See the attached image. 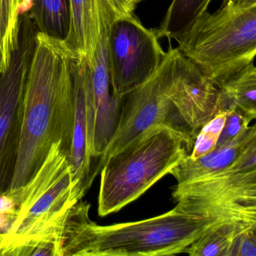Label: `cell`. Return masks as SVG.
Listing matches in <instances>:
<instances>
[{
    "mask_svg": "<svg viewBox=\"0 0 256 256\" xmlns=\"http://www.w3.org/2000/svg\"><path fill=\"white\" fill-rule=\"evenodd\" d=\"M228 112L217 114L198 133L188 158L197 160L215 149L226 122Z\"/></svg>",
    "mask_w": 256,
    "mask_h": 256,
    "instance_id": "cell-19",
    "label": "cell"
},
{
    "mask_svg": "<svg viewBox=\"0 0 256 256\" xmlns=\"http://www.w3.org/2000/svg\"><path fill=\"white\" fill-rule=\"evenodd\" d=\"M166 56L156 31L145 28L134 13L116 14L108 38L109 78L114 98L120 100L145 83L158 70Z\"/></svg>",
    "mask_w": 256,
    "mask_h": 256,
    "instance_id": "cell-7",
    "label": "cell"
},
{
    "mask_svg": "<svg viewBox=\"0 0 256 256\" xmlns=\"http://www.w3.org/2000/svg\"><path fill=\"white\" fill-rule=\"evenodd\" d=\"M176 40L180 53L218 88L254 62L256 4L223 0L216 12L202 13Z\"/></svg>",
    "mask_w": 256,
    "mask_h": 256,
    "instance_id": "cell-5",
    "label": "cell"
},
{
    "mask_svg": "<svg viewBox=\"0 0 256 256\" xmlns=\"http://www.w3.org/2000/svg\"><path fill=\"white\" fill-rule=\"evenodd\" d=\"M17 217L16 208L8 210H0V234H6Z\"/></svg>",
    "mask_w": 256,
    "mask_h": 256,
    "instance_id": "cell-23",
    "label": "cell"
},
{
    "mask_svg": "<svg viewBox=\"0 0 256 256\" xmlns=\"http://www.w3.org/2000/svg\"><path fill=\"white\" fill-rule=\"evenodd\" d=\"M233 2L240 4H246V5H252L256 4V0H232Z\"/></svg>",
    "mask_w": 256,
    "mask_h": 256,
    "instance_id": "cell-25",
    "label": "cell"
},
{
    "mask_svg": "<svg viewBox=\"0 0 256 256\" xmlns=\"http://www.w3.org/2000/svg\"><path fill=\"white\" fill-rule=\"evenodd\" d=\"M256 226H245L230 222H222L211 228L186 250L191 256H229L236 236L242 230Z\"/></svg>",
    "mask_w": 256,
    "mask_h": 256,
    "instance_id": "cell-18",
    "label": "cell"
},
{
    "mask_svg": "<svg viewBox=\"0 0 256 256\" xmlns=\"http://www.w3.org/2000/svg\"><path fill=\"white\" fill-rule=\"evenodd\" d=\"M5 234H0V256H2V246Z\"/></svg>",
    "mask_w": 256,
    "mask_h": 256,
    "instance_id": "cell-26",
    "label": "cell"
},
{
    "mask_svg": "<svg viewBox=\"0 0 256 256\" xmlns=\"http://www.w3.org/2000/svg\"><path fill=\"white\" fill-rule=\"evenodd\" d=\"M70 32L64 42L91 67L100 38L98 0H70Z\"/></svg>",
    "mask_w": 256,
    "mask_h": 256,
    "instance_id": "cell-13",
    "label": "cell"
},
{
    "mask_svg": "<svg viewBox=\"0 0 256 256\" xmlns=\"http://www.w3.org/2000/svg\"><path fill=\"white\" fill-rule=\"evenodd\" d=\"M227 112L224 127L216 148L238 137L250 126V122L254 120L239 109L232 108Z\"/></svg>",
    "mask_w": 256,
    "mask_h": 256,
    "instance_id": "cell-20",
    "label": "cell"
},
{
    "mask_svg": "<svg viewBox=\"0 0 256 256\" xmlns=\"http://www.w3.org/2000/svg\"><path fill=\"white\" fill-rule=\"evenodd\" d=\"M65 42L37 31L26 76L17 161L6 196L12 197L34 176L52 145L60 142L70 158L74 128L72 64Z\"/></svg>",
    "mask_w": 256,
    "mask_h": 256,
    "instance_id": "cell-1",
    "label": "cell"
},
{
    "mask_svg": "<svg viewBox=\"0 0 256 256\" xmlns=\"http://www.w3.org/2000/svg\"><path fill=\"white\" fill-rule=\"evenodd\" d=\"M218 88L222 112L239 109L256 120V68L254 62L230 76Z\"/></svg>",
    "mask_w": 256,
    "mask_h": 256,
    "instance_id": "cell-15",
    "label": "cell"
},
{
    "mask_svg": "<svg viewBox=\"0 0 256 256\" xmlns=\"http://www.w3.org/2000/svg\"><path fill=\"white\" fill-rule=\"evenodd\" d=\"M30 16L37 31L65 41L70 28V0H32Z\"/></svg>",
    "mask_w": 256,
    "mask_h": 256,
    "instance_id": "cell-17",
    "label": "cell"
},
{
    "mask_svg": "<svg viewBox=\"0 0 256 256\" xmlns=\"http://www.w3.org/2000/svg\"><path fill=\"white\" fill-rule=\"evenodd\" d=\"M144 0H108L115 12L119 16L133 14L136 7Z\"/></svg>",
    "mask_w": 256,
    "mask_h": 256,
    "instance_id": "cell-22",
    "label": "cell"
},
{
    "mask_svg": "<svg viewBox=\"0 0 256 256\" xmlns=\"http://www.w3.org/2000/svg\"><path fill=\"white\" fill-rule=\"evenodd\" d=\"M37 30L29 13L20 19L18 46L0 74V190L8 192L17 161L26 76Z\"/></svg>",
    "mask_w": 256,
    "mask_h": 256,
    "instance_id": "cell-8",
    "label": "cell"
},
{
    "mask_svg": "<svg viewBox=\"0 0 256 256\" xmlns=\"http://www.w3.org/2000/svg\"><path fill=\"white\" fill-rule=\"evenodd\" d=\"M181 210L245 226H256V200H210L181 198L176 200Z\"/></svg>",
    "mask_w": 256,
    "mask_h": 256,
    "instance_id": "cell-14",
    "label": "cell"
},
{
    "mask_svg": "<svg viewBox=\"0 0 256 256\" xmlns=\"http://www.w3.org/2000/svg\"><path fill=\"white\" fill-rule=\"evenodd\" d=\"M229 256H256V227L248 228L236 236Z\"/></svg>",
    "mask_w": 256,
    "mask_h": 256,
    "instance_id": "cell-21",
    "label": "cell"
},
{
    "mask_svg": "<svg viewBox=\"0 0 256 256\" xmlns=\"http://www.w3.org/2000/svg\"><path fill=\"white\" fill-rule=\"evenodd\" d=\"M174 200H256V140L226 170L174 187Z\"/></svg>",
    "mask_w": 256,
    "mask_h": 256,
    "instance_id": "cell-11",
    "label": "cell"
},
{
    "mask_svg": "<svg viewBox=\"0 0 256 256\" xmlns=\"http://www.w3.org/2000/svg\"><path fill=\"white\" fill-rule=\"evenodd\" d=\"M10 208V199L6 197L5 193L0 190V210H8Z\"/></svg>",
    "mask_w": 256,
    "mask_h": 256,
    "instance_id": "cell-24",
    "label": "cell"
},
{
    "mask_svg": "<svg viewBox=\"0 0 256 256\" xmlns=\"http://www.w3.org/2000/svg\"><path fill=\"white\" fill-rule=\"evenodd\" d=\"M168 95L178 118L194 140L200 128L222 112L218 86L178 50Z\"/></svg>",
    "mask_w": 256,
    "mask_h": 256,
    "instance_id": "cell-10",
    "label": "cell"
},
{
    "mask_svg": "<svg viewBox=\"0 0 256 256\" xmlns=\"http://www.w3.org/2000/svg\"><path fill=\"white\" fill-rule=\"evenodd\" d=\"M31 8L32 0H0V74L10 66L18 46L20 19Z\"/></svg>",
    "mask_w": 256,
    "mask_h": 256,
    "instance_id": "cell-16",
    "label": "cell"
},
{
    "mask_svg": "<svg viewBox=\"0 0 256 256\" xmlns=\"http://www.w3.org/2000/svg\"><path fill=\"white\" fill-rule=\"evenodd\" d=\"M223 220L173 210L142 221L98 226L82 224L64 246L65 256H160L185 253Z\"/></svg>",
    "mask_w": 256,
    "mask_h": 256,
    "instance_id": "cell-2",
    "label": "cell"
},
{
    "mask_svg": "<svg viewBox=\"0 0 256 256\" xmlns=\"http://www.w3.org/2000/svg\"><path fill=\"white\" fill-rule=\"evenodd\" d=\"M74 91V128L70 162L76 190L82 200L100 173L92 151L94 96L92 70L84 58H76L72 64Z\"/></svg>",
    "mask_w": 256,
    "mask_h": 256,
    "instance_id": "cell-9",
    "label": "cell"
},
{
    "mask_svg": "<svg viewBox=\"0 0 256 256\" xmlns=\"http://www.w3.org/2000/svg\"><path fill=\"white\" fill-rule=\"evenodd\" d=\"M74 190L68 154L56 142L29 182L12 197L17 217L2 241V256L35 241L55 242L62 251L66 223L78 202Z\"/></svg>",
    "mask_w": 256,
    "mask_h": 256,
    "instance_id": "cell-4",
    "label": "cell"
},
{
    "mask_svg": "<svg viewBox=\"0 0 256 256\" xmlns=\"http://www.w3.org/2000/svg\"><path fill=\"white\" fill-rule=\"evenodd\" d=\"M176 54L178 48H170L155 74L121 97L118 127L103 156L102 167L110 156L154 126L164 124L190 136L178 118L168 95Z\"/></svg>",
    "mask_w": 256,
    "mask_h": 256,
    "instance_id": "cell-6",
    "label": "cell"
},
{
    "mask_svg": "<svg viewBox=\"0 0 256 256\" xmlns=\"http://www.w3.org/2000/svg\"><path fill=\"white\" fill-rule=\"evenodd\" d=\"M194 142L186 133L161 124L110 156L100 172L98 216L114 214L137 200L190 156Z\"/></svg>",
    "mask_w": 256,
    "mask_h": 256,
    "instance_id": "cell-3",
    "label": "cell"
},
{
    "mask_svg": "<svg viewBox=\"0 0 256 256\" xmlns=\"http://www.w3.org/2000/svg\"><path fill=\"white\" fill-rule=\"evenodd\" d=\"M256 140V124L250 126L244 132L224 144L197 158L188 156L170 170L178 184H185L199 178L220 173L230 167L239 156Z\"/></svg>",
    "mask_w": 256,
    "mask_h": 256,
    "instance_id": "cell-12",
    "label": "cell"
}]
</instances>
